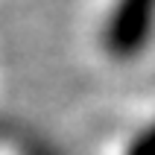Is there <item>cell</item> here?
Masks as SVG:
<instances>
[{
    "label": "cell",
    "mask_w": 155,
    "mask_h": 155,
    "mask_svg": "<svg viewBox=\"0 0 155 155\" xmlns=\"http://www.w3.org/2000/svg\"><path fill=\"white\" fill-rule=\"evenodd\" d=\"M24 155H59L56 149H50V147H44L41 140H29L24 147Z\"/></svg>",
    "instance_id": "3"
},
{
    "label": "cell",
    "mask_w": 155,
    "mask_h": 155,
    "mask_svg": "<svg viewBox=\"0 0 155 155\" xmlns=\"http://www.w3.org/2000/svg\"><path fill=\"white\" fill-rule=\"evenodd\" d=\"M126 155H155V120L149 123L143 132L135 135V140L129 143Z\"/></svg>",
    "instance_id": "2"
},
{
    "label": "cell",
    "mask_w": 155,
    "mask_h": 155,
    "mask_svg": "<svg viewBox=\"0 0 155 155\" xmlns=\"http://www.w3.org/2000/svg\"><path fill=\"white\" fill-rule=\"evenodd\" d=\"M155 38V0H111L103 47L117 61H132Z\"/></svg>",
    "instance_id": "1"
}]
</instances>
